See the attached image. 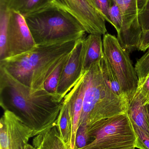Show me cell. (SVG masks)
Returning a JSON list of instances; mask_svg holds the SVG:
<instances>
[{
    "mask_svg": "<svg viewBox=\"0 0 149 149\" xmlns=\"http://www.w3.org/2000/svg\"><path fill=\"white\" fill-rule=\"evenodd\" d=\"M64 98L45 89H32L0 67V105L33 131V136L54 126Z\"/></svg>",
    "mask_w": 149,
    "mask_h": 149,
    "instance_id": "obj_1",
    "label": "cell"
},
{
    "mask_svg": "<svg viewBox=\"0 0 149 149\" xmlns=\"http://www.w3.org/2000/svg\"><path fill=\"white\" fill-rule=\"evenodd\" d=\"M77 41L36 45L29 51L1 60L0 67L25 86L35 90L45 89V81L72 51Z\"/></svg>",
    "mask_w": 149,
    "mask_h": 149,
    "instance_id": "obj_2",
    "label": "cell"
},
{
    "mask_svg": "<svg viewBox=\"0 0 149 149\" xmlns=\"http://www.w3.org/2000/svg\"><path fill=\"white\" fill-rule=\"evenodd\" d=\"M100 60L94 63L85 74L79 125L90 127L99 121L127 113L129 105L127 97L118 96L108 87L102 73Z\"/></svg>",
    "mask_w": 149,
    "mask_h": 149,
    "instance_id": "obj_3",
    "label": "cell"
},
{
    "mask_svg": "<svg viewBox=\"0 0 149 149\" xmlns=\"http://www.w3.org/2000/svg\"><path fill=\"white\" fill-rule=\"evenodd\" d=\"M24 17L36 45L76 41L84 37L86 32L73 16L52 1Z\"/></svg>",
    "mask_w": 149,
    "mask_h": 149,
    "instance_id": "obj_4",
    "label": "cell"
},
{
    "mask_svg": "<svg viewBox=\"0 0 149 149\" xmlns=\"http://www.w3.org/2000/svg\"><path fill=\"white\" fill-rule=\"evenodd\" d=\"M94 140L81 149H128L135 147L136 136L127 113L95 123L88 127Z\"/></svg>",
    "mask_w": 149,
    "mask_h": 149,
    "instance_id": "obj_5",
    "label": "cell"
},
{
    "mask_svg": "<svg viewBox=\"0 0 149 149\" xmlns=\"http://www.w3.org/2000/svg\"><path fill=\"white\" fill-rule=\"evenodd\" d=\"M102 41L104 55L118 79L122 93L130 102L136 93L138 78L129 53L121 47L115 36L106 33Z\"/></svg>",
    "mask_w": 149,
    "mask_h": 149,
    "instance_id": "obj_6",
    "label": "cell"
},
{
    "mask_svg": "<svg viewBox=\"0 0 149 149\" xmlns=\"http://www.w3.org/2000/svg\"><path fill=\"white\" fill-rule=\"evenodd\" d=\"M112 1L118 5L122 14V26L117 38L121 47L129 53L138 49L142 36L139 19L140 0Z\"/></svg>",
    "mask_w": 149,
    "mask_h": 149,
    "instance_id": "obj_7",
    "label": "cell"
},
{
    "mask_svg": "<svg viewBox=\"0 0 149 149\" xmlns=\"http://www.w3.org/2000/svg\"><path fill=\"white\" fill-rule=\"evenodd\" d=\"M52 2L73 16L86 33L100 35L106 34V20L89 0H52Z\"/></svg>",
    "mask_w": 149,
    "mask_h": 149,
    "instance_id": "obj_8",
    "label": "cell"
},
{
    "mask_svg": "<svg viewBox=\"0 0 149 149\" xmlns=\"http://www.w3.org/2000/svg\"><path fill=\"white\" fill-rule=\"evenodd\" d=\"M35 46L24 17L19 12L10 10L5 59L25 53Z\"/></svg>",
    "mask_w": 149,
    "mask_h": 149,
    "instance_id": "obj_9",
    "label": "cell"
},
{
    "mask_svg": "<svg viewBox=\"0 0 149 149\" xmlns=\"http://www.w3.org/2000/svg\"><path fill=\"white\" fill-rule=\"evenodd\" d=\"M33 131L10 111L0 120V149H26Z\"/></svg>",
    "mask_w": 149,
    "mask_h": 149,
    "instance_id": "obj_10",
    "label": "cell"
},
{
    "mask_svg": "<svg viewBox=\"0 0 149 149\" xmlns=\"http://www.w3.org/2000/svg\"><path fill=\"white\" fill-rule=\"evenodd\" d=\"M84 37L76 41L61 73L57 94L64 99L85 73L82 72V45Z\"/></svg>",
    "mask_w": 149,
    "mask_h": 149,
    "instance_id": "obj_11",
    "label": "cell"
},
{
    "mask_svg": "<svg viewBox=\"0 0 149 149\" xmlns=\"http://www.w3.org/2000/svg\"><path fill=\"white\" fill-rule=\"evenodd\" d=\"M85 74L64 97L68 101L71 119V134L70 149L75 148L76 133L79 125L83 109L85 91Z\"/></svg>",
    "mask_w": 149,
    "mask_h": 149,
    "instance_id": "obj_12",
    "label": "cell"
},
{
    "mask_svg": "<svg viewBox=\"0 0 149 149\" xmlns=\"http://www.w3.org/2000/svg\"><path fill=\"white\" fill-rule=\"evenodd\" d=\"M148 100L142 94L140 88L129 102L127 113L131 123L143 130L149 134V123L147 112Z\"/></svg>",
    "mask_w": 149,
    "mask_h": 149,
    "instance_id": "obj_13",
    "label": "cell"
},
{
    "mask_svg": "<svg viewBox=\"0 0 149 149\" xmlns=\"http://www.w3.org/2000/svg\"><path fill=\"white\" fill-rule=\"evenodd\" d=\"M101 35L89 34L84 37L82 45V72L85 73L90 70L94 63L104 56Z\"/></svg>",
    "mask_w": 149,
    "mask_h": 149,
    "instance_id": "obj_14",
    "label": "cell"
},
{
    "mask_svg": "<svg viewBox=\"0 0 149 149\" xmlns=\"http://www.w3.org/2000/svg\"><path fill=\"white\" fill-rule=\"evenodd\" d=\"M33 146L36 149H69L55 124L36 136L33 140Z\"/></svg>",
    "mask_w": 149,
    "mask_h": 149,
    "instance_id": "obj_15",
    "label": "cell"
},
{
    "mask_svg": "<svg viewBox=\"0 0 149 149\" xmlns=\"http://www.w3.org/2000/svg\"><path fill=\"white\" fill-rule=\"evenodd\" d=\"M51 1L52 0H2L0 1V5L24 16L43 8Z\"/></svg>",
    "mask_w": 149,
    "mask_h": 149,
    "instance_id": "obj_16",
    "label": "cell"
},
{
    "mask_svg": "<svg viewBox=\"0 0 149 149\" xmlns=\"http://www.w3.org/2000/svg\"><path fill=\"white\" fill-rule=\"evenodd\" d=\"M58 130L68 148L70 149L71 134V119L67 100L64 98L59 114L55 123Z\"/></svg>",
    "mask_w": 149,
    "mask_h": 149,
    "instance_id": "obj_17",
    "label": "cell"
},
{
    "mask_svg": "<svg viewBox=\"0 0 149 149\" xmlns=\"http://www.w3.org/2000/svg\"><path fill=\"white\" fill-rule=\"evenodd\" d=\"M100 62L103 76L108 87L118 96L127 97L122 93L118 79L104 54Z\"/></svg>",
    "mask_w": 149,
    "mask_h": 149,
    "instance_id": "obj_18",
    "label": "cell"
},
{
    "mask_svg": "<svg viewBox=\"0 0 149 149\" xmlns=\"http://www.w3.org/2000/svg\"><path fill=\"white\" fill-rule=\"evenodd\" d=\"M10 10L0 5V61L5 59Z\"/></svg>",
    "mask_w": 149,
    "mask_h": 149,
    "instance_id": "obj_19",
    "label": "cell"
},
{
    "mask_svg": "<svg viewBox=\"0 0 149 149\" xmlns=\"http://www.w3.org/2000/svg\"><path fill=\"white\" fill-rule=\"evenodd\" d=\"M71 53V52H70ZM70 53L64 57L59 62L56 69L45 82L44 87L45 90L52 94H57V88L59 82L61 73L64 65L67 62L70 56Z\"/></svg>",
    "mask_w": 149,
    "mask_h": 149,
    "instance_id": "obj_20",
    "label": "cell"
},
{
    "mask_svg": "<svg viewBox=\"0 0 149 149\" xmlns=\"http://www.w3.org/2000/svg\"><path fill=\"white\" fill-rule=\"evenodd\" d=\"M88 132V127L84 125L79 126L76 133L74 149H81L86 147L93 141Z\"/></svg>",
    "mask_w": 149,
    "mask_h": 149,
    "instance_id": "obj_21",
    "label": "cell"
},
{
    "mask_svg": "<svg viewBox=\"0 0 149 149\" xmlns=\"http://www.w3.org/2000/svg\"><path fill=\"white\" fill-rule=\"evenodd\" d=\"M135 69L138 77V82H141L149 73V49L141 58L137 60Z\"/></svg>",
    "mask_w": 149,
    "mask_h": 149,
    "instance_id": "obj_22",
    "label": "cell"
},
{
    "mask_svg": "<svg viewBox=\"0 0 149 149\" xmlns=\"http://www.w3.org/2000/svg\"><path fill=\"white\" fill-rule=\"evenodd\" d=\"M139 22L143 33L149 30V0H140Z\"/></svg>",
    "mask_w": 149,
    "mask_h": 149,
    "instance_id": "obj_23",
    "label": "cell"
},
{
    "mask_svg": "<svg viewBox=\"0 0 149 149\" xmlns=\"http://www.w3.org/2000/svg\"><path fill=\"white\" fill-rule=\"evenodd\" d=\"M109 16L111 20V24L115 28L118 34L122 26V14L118 5L113 1L109 8Z\"/></svg>",
    "mask_w": 149,
    "mask_h": 149,
    "instance_id": "obj_24",
    "label": "cell"
},
{
    "mask_svg": "<svg viewBox=\"0 0 149 149\" xmlns=\"http://www.w3.org/2000/svg\"><path fill=\"white\" fill-rule=\"evenodd\" d=\"M132 125L136 136L135 148L140 149H149L148 133L134 124Z\"/></svg>",
    "mask_w": 149,
    "mask_h": 149,
    "instance_id": "obj_25",
    "label": "cell"
},
{
    "mask_svg": "<svg viewBox=\"0 0 149 149\" xmlns=\"http://www.w3.org/2000/svg\"><path fill=\"white\" fill-rule=\"evenodd\" d=\"M95 4L106 21L111 24L109 10L113 3L112 0H94Z\"/></svg>",
    "mask_w": 149,
    "mask_h": 149,
    "instance_id": "obj_26",
    "label": "cell"
},
{
    "mask_svg": "<svg viewBox=\"0 0 149 149\" xmlns=\"http://www.w3.org/2000/svg\"><path fill=\"white\" fill-rule=\"evenodd\" d=\"M138 87L143 96L149 101V73L141 82H138Z\"/></svg>",
    "mask_w": 149,
    "mask_h": 149,
    "instance_id": "obj_27",
    "label": "cell"
},
{
    "mask_svg": "<svg viewBox=\"0 0 149 149\" xmlns=\"http://www.w3.org/2000/svg\"><path fill=\"white\" fill-rule=\"evenodd\" d=\"M149 48V30L143 33L141 42L138 49L141 51L145 52Z\"/></svg>",
    "mask_w": 149,
    "mask_h": 149,
    "instance_id": "obj_28",
    "label": "cell"
},
{
    "mask_svg": "<svg viewBox=\"0 0 149 149\" xmlns=\"http://www.w3.org/2000/svg\"><path fill=\"white\" fill-rule=\"evenodd\" d=\"M89 1L90 2V3H92L94 6V7H95V8H97L98 9L97 6H96V4H95V1H94V0H89Z\"/></svg>",
    "mask_w": 149,
    "mask_h": 149,
    "instance_id": "obj_29",
    "label": "cell"
},
{
    "mask_svg": "<svg viewBox=\"0 0 149 149\" xmlns=\"http://www.w3.org/2000/svg\"><path fill=\"white\" fill-rule=\"evenodd\" d=\"M26 149H36L33 146H31L30 144H28L27 145Z\"/></svg>",
    "mask_w": 149,
    "mask_h": 149,
    "instance_id": "obj_30",
    "label": "cell"
},
{
    "mask_svg": "<svg viewBox=\"0 0 149 149\" xmlns=\"http://www.w3.org/2000/svg\"><path fill=\"white\" fill-rule=\"evenodd\" d=\"M147 112H148V119L149 123V102L147 104Z\"/></svg>",
    "mask_w": 149,
    "mask_h": 149,
    "instance_id": "obj_31",
    "label": "cell"
},
{
    "mask_svg": "<svg viewBox=\"0 0 149 149\" xmlns=\"http://www.w3.org/2000/svg\"><path fill=\"white\" fill-rule=\"evenodd\" d=\"M135 147H133V148H129L128 149H135Z\"/></svg>",
    "mask_w": 149,
    "mask_h": 149,
    "instance_id": "obj_32",
    "label": "cell"
},
{
    "mask_svg": "<svg viewBox=\"0 0 149 149\" xmlns=\"http://www.w3.org/2000/svg\"><path fill=\"white\" fill-rule=\"evenodd\" d=\"M2 1V0H0V1Z\"/></svg>",
    "mask_w": 149,
    "mask_h": 149,
    "instance_id": "obj_33",
    "label": "cell"
}]
</instances>
